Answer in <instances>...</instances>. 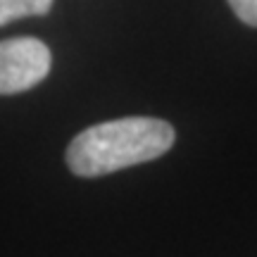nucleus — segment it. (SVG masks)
Returning a JSON list of instances; mask_svg holds the SVG:
<instances>
[{
  "instance_id": "obj_1",
  "label": "nucleus",
  "mask_w": 257,
  "mask_h": 257,
  "mask_svg": "<svg viewBox=\"0 0 257 257\" xmlns=\"http://www.w3.org/2000/svg\"><path fill=\"white\" fill-rule=\"evenodd\" d=\"M174 128L155 117H124L81 131L67 148V167L95 179L157 160L174 146Z\"/></svg>"
},
{
  "instance_id": "obj_2",
  "label": "nucleus",
  "mask_w": 257,
  "mask_h": 257,
  "mask_svg": "<svg viewBox=\"0 0 257 257\" xmlns=\"http://www.w3.org/2000/svg\"><path fill=\"white\" fill-rule=\"evenodd\" d=\"M50 48L31 36L0 41V95H15L34 88L50 72Z\"/></svg>"
},
{
  "instance_id": "obj_3",
  "label": "nucleus",
  "mask_w": 257,
  "mask_h": 257,
  "mask_svg": "<svg viewBox=\"0 0 257 257\" xmlns=\"http://www.w3.org/2000/svg\"><path fill=\"white\" fill-rule=\"evenodd\" d=\"M55 0H0V27L22 17L48 15Z\"/></svg>"
},
{
  "instance_id": "obj_4",
  "label": "nucleus",
  "mask_w": 257,
  "mask_h": 257,
  "mask_svg": "<svg viewBox=\"0 0 257 257\" xmlns=\"http://www.w3.org/2000/svg\"><path fill=\"white\" fill-rule=\"evenodd\" d=\"M229 5L243 24L257 29V0H229Z\"/></svg>"
}]
</instances>
